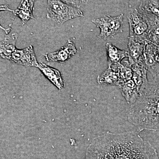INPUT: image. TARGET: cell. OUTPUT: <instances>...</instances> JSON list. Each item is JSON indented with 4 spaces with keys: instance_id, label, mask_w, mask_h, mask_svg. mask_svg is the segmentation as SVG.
Segmentation results:
<instances>
[{
    "instance_id": "obj_8",
    "label": "cell",
    "mask_w": 159,
    "mask_h": 159,
    "mask_svg": "<svg viewBox=\"0 0 159 159\" xmlns=\"http://www.w3.org/2000/svg\"><path fill=\"white\" fill-rule=\"evenodd\" d=\"M148 43L143 37H128V47L129 57L136 63L142 64V57L146 47Z\"/></svg>"
},
{
    "instance_id": "obj_4",
    "label": "cell",
    "mask_w": 159,
    "mask_h": 159,
    "mask_svg": "<svg viewBox=\"0 0 159 159\" xmlns=\"http://www.w3.org/2000/svg\"><path fill=\"white\" fill-rule=\"evenodd\" d=\"M127 18L129 25V36L143 37L147 40V33L153 17H148L147 15L141 13L136 9H131L128 11Z\"/></svg>"
},
{
    "instance_id": "obj_2",
    "label": "cell",
    "mask_w": 159,
    "mask_h": 159,
    "mask_svg": "<svg viewBox=\"0 0 159 159\" xmlns=\"http://www.w3.org/2000/svg\"><path fill=\"white\" fill-rule=\"evenodd\" d=\"M128 118L139 132L159 131V75L148 82L139 99L131 105Z\"/></svg>"
},
{
    "instance_id": "obj_12",
    "label": "cell",
    "mask_w": 159,
    "mask_h": 159,
    "mask_svg": "<svg viewBox=\"0 0 159 159\" xmlns=\"http://www.w3.org/2000/svg\"><path fill=\"white\" fill-rule=\"evenodd\" d=\"M37 67L57 88L61 89L63 88V81L60 73L58 70L51 67L43 63L39 64Z\"/></svg>"
},
{
    "instance_id": "obj_18",
    "label": "cell",
    "mask_w": 159,
    "mask_h": 159,
    "mask_svg": "<svg viewBox=\"0 0 159 159\" xmlns=\"http://www.w3.org/2000/svg\"><path fill=\"white\" fill-rule=\"evenodd\" d=\"M139 9L145 13L159 18V0L142 1Z\"/></svg>"
},
{
    "instance_id": "obj_20",
    "label": "cell",
    "mask_w": 159,
    "mask_h": 159,
    "mask_svg": "<svg viewBox=\"0 0 159 159\" xmlns=\"http://www.w3.org/2000/svg\"><path fill=\"white\" fill-rule=\"evenodd\" d=\"M62 2L70 6L77 8H80L84 2L82 1H62Z\"/></svg>"
},
{
    "instance_id": "obj_16",
    "label": "cell",
    "mask_w": 159,
    "mask_h": 159,
    "mask_svg": "<svg viewBox=\"0 0 159 159\" xmlns=\"http://www.w3.org/2000/svg\"><path fill=\"white\" fill-rule=\"evenodd\" d=\"M105 48L108 65L121 62L123 58L129 57L128 52L120 50L110 43H107Z\"/></svg>"
},
{
    "instance_id": "obj_17",
    "label": "cell",
    "mask_w": 159,
    "mask_h": 159,
    "mask_svg": "<svg viewBox=\"0 0 159 159\" xmlns=\"http://www.w3.org/2000/svg\"><path fill=\"white\" fill-rule=\"evenodd\" d=\"M148 43L159 47V18L153 16V20L147 34Z\"/></svg>"
},
{
    "instance_id": "obj_14",
    "label": "cell",
    "mask_w": 159,
    "mask_h": 159,
    "mask_svg": "<svg viewBox=\"0 0 159 159\" xmlns=\"http://www.w3.org/2000/svg\"><path fill=\"white\" fill-rule=\"evenodd\" d=\"M17 37L16 33L7 35L1 42L0 56L2 58L9 59L11 54L16 50V43Z\"/></svg>"
},
{
    "instance_id": "obj_13",
    "label": "cell",
    "mask_w": 159,
    "mask_h": 159,
    "mask_svg": "<svg viewBox=\"0 0 159 159\" xmlns=\"http://www.w3.org/2000/svg\"><path fill=\"white\" fill-rule=\"evenodd\" d=\"M97 82L99 84L117 85L119 87L123 83L119 71L115 70L110 67L98 76Z\"/></svg>"
},
{
    "instance_id": "obj_19",
    "label": "cell",
    "mask_w": 159,
    "mask_h": 159,
    "mask_svg": "<svg viewBox=\"0 0 159 159\" xmlns=\"http://www.w3.org/2000/svg\"><path fill=\"white\" fill-rule=\"evenodd\" d=\"M119 72L123 83L130 80L132 78V70L129 61L120 63L119 64Z\"/></svg>"
},
{
    "instance_id": "obj_7",
    "label": "cell",
    "mask_w": 159,
    "mask_h": 159,
    "mask_svg": "<svg viewBox=\"0 0 159 159\" xmlns=\"http://www.w3.org/2000/svg\"><path fill=\"white\" fill-rule=\"evenodd\" d=\"M158 47L152 43H148L146 47L142 57V64L153 77L159 75V64L157 61L156 55Z\"/></svg>"
},
{
    "instance_id": "obj_21",
    "label": "cell",
    "mask_w": 159,
    "mask_h": 159,
    "mask_svg": "<svg viewBox=\"0 0 159 159\" xmlns=\"http://www.w3.org/2000/svg\"><path fill=\"white\" fill-rule=\"evenodd\" d=\"M156 60L157 61L159 64V47H158V50L156 55Z\"/></svg>"
},
{
    "instance_id": "obj_10",
    "label": "cell",
    "mask_w": 159,
    "mask_h": 159,
    "mask_svg": "<svg viewBox=\"0 0 159 159\" xmlns=\"http://www.w3.org/2000/svg\"><path fill=\"white\" fill-rule=\"evenodd\" d=\"M77 49L73 42L69 40L66 44L56 52L47 53L46 59L48 61L64 62L76 54Z\"/></svg>"
},
{
    "instance_id": "obj_15",
    "label": "cell",
    "mask_w": 159,
    "mask_h": 159,
    "mask_svg": "<svg viewBox=\"0 0 159 159\" xmlns=\"http://www.w3.org/2000/svg\"><path fill=\"white\" fill-rule=\"evenodd\" d=\"M34 1H22L17 9L13 10L14 15L19 18L23 25L25 24L29 20L34 19L32 10L34 6Z\"/></svg>"
},
{
    "instance_id": "obj_6",
    "label": "cell",
    "mask_w": 159,
    "mask_h": 159,
    "mask_svg": "<svg viewBox=\"0 0 159 159\" xmlns=\"http://www.w3.org/2000/svg\"><path fill=\"white\" fill-rule=\"evenodd\" d=\"M9 60L17 64L26 66L37 67L39 65L32 46L22 50L16 49Z\"/></svg>"
},
{
    "instance_id": "obj_3",
    "label": "cell",
    "mask_w": 159,
    "mask_h": 159,
    "mask_svg": "<svg viewBox=\"0 0 159 159\" xmlns=\"http://www.w3.org/2000/svg\"><path fill=\"white\" fill-rule=\"evenodd\" d=\"M48 11L50 18L57 24H62L69 20L84 16L83 12L78 8L56 0L48 1Z\"/></svg>"
},
{
    "instance_id": "obj_11",
    "label": "cell",
    "mask_w": 159,
    "mask_h": 159,
    "mask_svg": "<svg viewBox=\"0 0 159 159\" xmlns=\"http://www.w3.org/2000/svg\"><path fill=\"white\" fill-rule=\"evenodd\" d=\"M119 87L127 103L130 105L134 104L140 97V91L132 79L123 82Z\"/></svg>"
},
{
    "instance_id": "obj_1",
    "label": "cell",
    "mask_w": 159,
    "mask_h": 159,
    "mask_svg": "<svg viewBox=\"0 0 159 159\" xmlns=\"http://www.w3.org/2000/svg\"><path fill=\"white\" fill-rule=\"evenodd\" d=\"M85 159H159L156 148L134 131L107 132L96 137L87 149Z\"/></svg>"
},
{
    "instance_id": "obj_9",
    "label": "cell",
    "mask_w": 159,
    "mask_h": 159,
    "mask_svg": "<svg viewBox=\"0 0 159 159\" xmlns=\"http://www.w3.org/2000/svg\"><path fill=\"white\" fill-rule=\"evenodd\" d=\"M128 61L132 70V79L139 88L141 95L149 82L147 79V69L142 64L137 63L134 61L130 57H129Z\"/></svg>"
},
{
    "instance_id": "obj_5",
    "label": "cell",
    "mask_w": 159,
    "mask_h": 159,
    "mask_svg": "<svg viewBox=\"0 0 159 159\" xmlns=\"http://www.w3.org/2000/svg\"><path fill=\"white\" fill-rule=\"evenodd\" d=\"M123 14L117 16H105L92 21L100 29L99 35L102 40L109 39L122 31Z\"/></svg>"
}]
</instances>
